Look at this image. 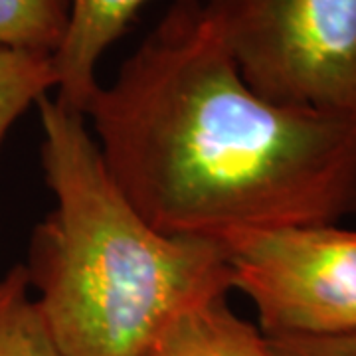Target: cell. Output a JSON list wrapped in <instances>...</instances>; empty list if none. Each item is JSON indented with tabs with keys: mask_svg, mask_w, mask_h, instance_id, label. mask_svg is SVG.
<instances>
[{
	"mask_svg": "<svg viewBox=\"0 0 356 356\" xmlns=\"http://www.w3.org/2000/svg\"><path fill=\"white\" fill-rule=\"evenodd\" d=\"M83 117L117 186L168 236L356 216V111L259 97L200 0H175Z\"/></svg>",
	"mask_w": 356,
	"mask_h": 356,
	"instance_id": "obj_1",
	"label": "cell"
},
{
	"mask_svg": "<svg viewBox=\"0 0 356 356\" xmlns=\"http://www.w3.org/2000/svg\"><path fill=\"white\" fill-rule=\"evenodd\" d=\"M56 206L32 232L26 273L60 356H143L186 307L228 295L218 240L153 228L117 186L86 117L38 102Z\"/></svg>",
	"mask_w": 356,
	"mask_h": 356,
	"instance_id": "obj_2",
	"label": "cell"
},
{
	"mask_svg": "<svg viewBox=\"0 0 356 356\" xmlns=\"http://www.w3.org/2000/svg\"><path fill=\"white\" fill-rule=\"evenodd\" d=\"M242 79L267 102L356 111V0H200Z\"/></svg>",
	"mask_w": 356,
	"mask_h": 356,
	"instance_id": "obj_3",
	"label": "cell"
},
{
	"mask_svg": "<svg viewBox=\"0 0 356 356\" xmlns=\"http://www.w3.org/2000/svg\"><path fill=\"white\" fill-rule=\"evenodd\" d=\"M232 289L266 337L356 331V229L341 224L234 232L222 240Z\"/></svg>",
	"mask_w": 356,
	"mask_h": 356,
	"instance_id": "obj_4",
	"label": "cell"
},
{
	"mask_svg": "<svg viewBox=\"0 0 356 356\" xmlns=\"http://www.w3.org/2000/svg\"><path fill=\"white\" fill-rule=\"evenodd\" d=\"M149 0H67L70 24L54 56L58 70L56 99L83 115L97 81V65L109 46L125 34L129 22Z\"/></svg>",
	"mask_w": 356,
	"mask_h": 356,
	"instance_id": "obj_5",
	"label": "cell"
},
{
	"mask_svg": "<svg viewBox=\"0 0 356 356\" xmlns=\"http://www.w3.org/2000/svg\"><path fill=\"white\" fill-rule=\"evenodd\" d=\"M143 356H275L261 329L240 317L228 295L186 307Z\"/></svg>",
	"mask_w": 356,
	"mask_h": 356,
	"instance_id": "obj_6",
	"label": "cell"
},
{
	"mask_svg": "<svg viewBox=\"0 0 356 356\" xmlns=\"http://www.w3.org/2000/svg\"><path fill=\"white\" fill-rule=\"evenodd\" d=\"M0 356H60L32 297L24 264L0 275Z\"/></svg>",
	"mask_w": 356,
	"mask_h": 356,
	"instance_id": "obj_7",
	"label": "cell"
},
{
	"mask_svg": "<svg viewBox=\"0 0 356 356\" xmlns=\"http://www.w3.org/2000/svg\"><path fill=\"white\" fill-rule=\"evenodd\" d=\"M67 24V0H0V50L56 56Z\"/></svg>",
	"mask_w": 356,
	"mask_h": 356,
	"instance_id": "obj_8",
	"label": "cell"
},
{
	"mask_svg": "<svg viewBox=\"0 0 356 356\" xmlns=\"http://www.w3.org/2000/svg\"><path fill=\"white\" fill-rule=\"evenodd\" d=\"M58 88L54 56L0 50V147L22 115Z\"/></svg>",
	"mask_w": 356,
	"mask_h": 356,
	"instance_id": "obj_9",
	"label": "cell"
},
{
	"mask_svg": "<svg viewBox=\"0 0 356 356\" xmlns=\"http://www.w3.org/2000/svg\"><path fill=\"white\" fill-rule=\"evenodd\" d=\"M269 344L275 356H356V331L325 337H271Z\"/></svg>",
	"mask_w": 356,
	"mask_h": 356,
	"instance_id": "obj_10",
	"label": "cell"
}]
</instances>
